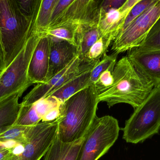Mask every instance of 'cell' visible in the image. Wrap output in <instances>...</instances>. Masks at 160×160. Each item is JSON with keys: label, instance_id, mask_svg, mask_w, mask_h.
Returning a JSON list of instances; mask_svg holds the SVG:
<instances>
[{"label": "cell", "instance_id": "34", "mask_svg": "<svg viewBox=\"0 0 160 160\" xmlns=\"http://www.w3.org/2000/svg\"><path fill=\"white\" fill-rule=\"evenodd\" d=\"M139 1V0H126L124 4L118 9L122 12H129Z\"/></svg>", "mask_w": 160, "mask_h": 160}, {"label": "cell", "instance_id": "37", "mask_svg": "<svg viewBox=\"0 0 160 160\" xmlns=\"http://www.w3.org/2000/svg\"><path fill=\"white\" fill-rule=\"evenodd\" d=\"M1 74H0V75H1Z\"/></svg>", "mask_w": 160, "mask_h": 160}, {"label": "cell", "instance_id": "4", "mask_svg": "<svg viewBox=\"0 0 160 160\" xmlns=\"http://www.w3.org/2000/svg\"><path fill=\"white\" fill-rule=\"evenodd\" d=\"M160 130V86L154 87L149 95L127 120L123 139L137 144L158 134Z\"/></svg>", "mask_w": 160, "mask_h": 160}, {"label": "cell", "instance_id": "12", "mask_svg": "<svg viewBox=\"0 0 160 160\" xmlns=\"http://www.w3.org/2000/svg\"><path fill=\"white\" fill-rule=\"evenodd\" d=\"M50 38L44 35L38 43L30 61L28 78L33 85L44 83L48 80L49 65Z\"/></svg>", "mask_w": 160, "mask_h": 160}, {"label": "cell", "instance_id": "18", "mask_svg": "<svg viewBox=\"0 0 160 160\" xmlns=\"http://www.w3.org/2000/svg\"><path fill=\"white\" fill-rule=\"evenodd\" d=\"M100 38L97 25H80L76 41L78 56L82 61H84L89 49Z\"/></svg>", "mask_w": 160, "mask_h": 160}, {"label": "cell", "instance_id": "14", "mask_svg": "<svg viewBox=\"0 0 160 160\" xmlns=\"http://www.w3.org/2000/svg\"><path fill=\"white\" fill-rule=\"evenodd\" d=\"M129 12H122L119 9L106 10L100 8L97 26L100 37L108 47L122 31Z\"/></svg>", "mask_w": 160, "mask_h": 160}, {"label": "cell", "instance_id": "29", "mask_svg": "<svg viewBox=\"0 0 160 160\" xmlns=\"http://www.w3.org/2000/svg\"><path fill=\"white\" fill-rule=\"evenodd\" d=\"M114 69H108L103 72L100 76L95 85L98 91L103 90L111 86L113 82L112 72Z\"/></svg>", "mask_w": 160, "mask_h": 160}, {"label": "cell", "instance_id": "25", "mask_svg": "<svg viewBox=\"0 0 160 160\" xmlns=\"http://www.w3.org/2000/svg\"><path fill=\"white\" fill-rule=\"evenodd\" d=\"M158 0H139V2L131 9L126 17L122 31L140 17L147 9L155 3Z\"/></svg>", "mask_w": 160, "mask_h": 160}, {"label": "cell", "instance_id": "11", "mask_svg": "<svg viewBox=\"0 0 160 160\" xmlns=\"http://www.w3.org/2000/svg\"><path fill=\"white\" fill-rule=\"evenodd\" d=\"M127 56L155 87L160 86V50H141L135 48L129 50Z\"/></svg>", "mask_w": 160, "mask_h": 160}, {"label": "cell", "instance_id": "31", "mask_svg": "<svg viewBox=\"0 0 160 160\" xmlns=\"http://www.w3.org/2000/svg\"><path fill=\"white\" fill-rule=\"evenodd\" d=\"M126 0H106V1H102L100 7L105 10L109 9H118L120 8Z\"/></svg>", "mask_w": 160, "mask_h": 160}, {"label": "cell", "instance_id": "16", "mask_svg": "<svg viewBox=\"0 0 160 160\" xmlns=\"http://www.w3.org/2000/svg\"><path fill=\"white\" fill-rule=\"evenodd\" d=\"M87 134L82 139L70 143L61 142L57 135L53 143L44 156V160H78Z\"/></svg>", "mask_w": 160, "mask_h": 160}, {"label": "cell", "instance_id": "19", "mask_svg": "<svg viewBox=\"0 0 160 160\" xmlns=\"http://www.w3.org/2000/svg\"><path fill=\"white\" fill-rule=\"evenodd\" d=\"M79 26L78 24H63L49 27L40 33L50 37L65 40L76 47V35Z\"/></svg>", "mask_w": 160, "mask_h": 160}, {"label": "cell", "instance_id": "27", "mask_svg": "<svg viewBox=\"0 0 160 160\" xmlns=\"http://www.w3.org/2000/svg\"><path fill=\"white\" fill-rule=\"evenodd\" d=\"M20 11L25 17L32 18L40 7L41 0H16Z\"/></svg>", "mask_w": 160, "mask_h": 160}, {"label": "cell", "instance_id": "30", "mask_svg": "<svg viewBox=\"0 0 160 160\" xmlns=\"http://www.w3.org/2000/svg\"><path fill=\"white\" fill-rule=\"evenodd\" d=\"M73 1V0H58V3L52 12L50 25L53 23L63 14L67 8L70 4Z\"/></svg>", "mask_w": 160, "mask_h": 160}, {"label": "cell", "instance_id": "3", "mask_svg": "<svg viewBox=\"0 0 160 160\" xmlns=\"http://www.w3.org/2000/svg\"><path fill=\"white\" fill-rule=\"evenodd\" d=\"M39 8L32 17L27 18L20 11L16 0H0V37L4 52L5 69L34 30Z\"/></svg>", "mask_w": 160, "mask_h": 160}, {"label": "cell", "instance_id": "2", "mask_svg": "<svg viewBox=\"0 0 160 160\" xmlns=\"http://www.w3.org/2000/svg\"><path fill=\"white\" fill-rule=\"evenodd\" d=\"M112 75V85L98 91V95L99 102H106L109 108L118 103H126L135 110L155 87L127 56L117 62Z\"/></svg>", "mask_w": 160, "mask_h": 160}, {"label": "cell", "instance_id": "20", "mask_svg": "<svg viewBox=\"0 0 160 160\" xmlns=\"http://www.w3.org/2000/svg\"><path fill=\"white\" fill-rule=\"evenodd\" d=\"M58 2V0H41L35 21L37 32L40 33L49 26L52 12Z\"/></svg>", "mask_w": 160, "mask_h": 160}, {"label": "cell", "instance_id": "21", "mask_svg": "<svg viewBox=\"0 0 160 160\" xmlns=\"http://www.w3.org/2000/svg\"><path fill=\"white\" fill-rule=\"evenodd\" d=\"M42 119L37 112L34 104L26 106L21 105L18 118L14 125L32 126L39 124Z\"/></svg>", "mask_w": 160, "mask_h": 160}, {"label": "cell", "instance_id": "6", "mask_svg": "<svg viewBox=\"0 0 160 160\" xmlns=\"http://www.w3.org/2000/svg\"><path fill=\"white\" fill-rule=\"evenodd\" d=\"M118 121L110 116H96L86 136L77 160H98L118 138Z\"/></svg>", "mask_w": 160, "mask_h": 160}, {"label": "cell", "instance_id": "36", "mask_svg": "<svg viewBox=\"0 0 160 160\" xmlns=\"http://www.w3.org/2000/svg\"><path fill=\"white\" fill-rule=\"evenodd\" d=\"M7 143H1L0 142V150L3 149V148H6L7 147H9V146L6 145Z\"/></svg>", "mask_w": 160, "mask_h": 160}, {"label": "cell", "instance_id": "5", "mask_svg": "<svg viewBox=\"0 0 160 160\" xmlns=\"http://www.w3.org/2000/svg\"><path fill=\"white\" fill-rule=\"evenodd\" d=\"M43 36L35 28L19 53L0 75V102L14 94L22 95L33 85L28 78V69L36 47Z\"/></svg>", "mask_w": 160, "mask_h": 160}, {"label": "cell", "instance_id": "28", "mask_svg": "<svg viewBox=\"0 0 160 160\" xmlns=\"http://www.w3.org/2000/svg\"><path fill=\"white\" fill-rule=\"evenodd\" d=\"M61 104L56 99L51 96L42 99L34 103L37 112L42 119L50 110L59 107Z\"/></svg>", "mask_w": 160, "mask_h": 160}, {"label": "cell", "instance_id": "24", "mask_svg": "<svg viewBox=\"0 0 160 160\" xmlns=\"http://www.w3.org/2000/svg\"><path fill=\"white\" fill-rule=\"evenodd\" d=\"M28 127L14 125L9 130L0 134V142H14L22 145Z\"/></svg>", "mask_w": 160, "mask_h": 160}, {"label": "cell", "instance_id": "13", "mask_svg": "<svg viewBox=\"0 0 160 160\" xmlns=\"http://www.w3.org/2000/svg\"><path fill=\"white\" fill-rule=\"evenodd\" d=\"M50 38L49 65L47 81L62 70L78 56L76 46L65 40Z\"/></svg>", "mask_w": 160, "mask_h": 160}, {"label": "cell", "instance_id": "1", "mask_svg": "<svg viewBox=\"0 0 160 160\" xmlns=\"http://www.w3.org/2000/svg\"><path fill=\"white\" fill-rule=\"evenodd\" d=\"M98 91L92 84L70 97L60 106L57 136L65 143L82 139L97 116Z\"/></svg>", "mask_w": 160, "mask_h": 160}, {"label": "cell", "instance_id": "17", "mask_svg": "<svg viewBox=\"0 0 160 160\" xmlns=\"http://www.w3.org/2000/svg\"><path fill=\"white\" fill-rule=\"evenodd\" d=\"M22 95L14 94L0 102V134L12 127L17 121L20 109L19 99Z\"/></svg>", "mask_w": 160, "mask_h": 160}, {"label": "cell", "instance_id": "22", "mask_svg": "<svg viewBox=\"0 0 160 160\" xmlns=\"http://www.w3.org/2000/svg\"><path fill=\"white\" fill-rule=\"evenodd\" d=\"M118 54L114 53L110 55L105 54L102 57L101 60H100L91 70L90 81L92 84L97 83L100 76L103 72L108 69H114L117 62Z\"/></svg>", "mask_w": 160, "mask_h": 160}, {"label": "cell", "instance_id": "35", "mask_svg": "<svg viewBox=\"0 0 160 160\" xmlns=\"http://www.w3.org/2000/svg\"><path fill=\"white\" fill-rule=\"evenodd\" d=\"M5 70V55L2 44V40L0 37V74H2Z\"/></svg>", "mask_w": 160, "mask_h": 160}, {"label": "cell", "instance_id": "33", "mask_svg": "<svg viewBox=\"0 0 160 160\" xmlns=\"http://www.w3.org/2000/svg\"><path fill=\"white\" fill-rule=\"evenodd\" d=\"M17 146L6 147L0 150V160H11L15 153L14 149Z\"/></svg>", "mask_w": 160, "mask_h": 160}, {"label": "cell", "instance_id": "23", "mask_svg": "<svg viewBox=\"0 0 160 160\" xmlns=\"http://www.w3.org/2000/svg\"><path fill=\"white\" fill-rule=\"evenodd\" d=\"M138 48L141 50H160V16Z\"/></svg>", "mask_w": 160, "mask_h": 160}, {"label": "cell", "instance_id": "9", "mask_svg": "<svg viewBox=\"0 0 160 160\" xmlns=\"http://www.w3.org/2000/svg\"><path fill=\"white\" fill-rule=\"evenodd\" d=\"M97 61L85 62L77 56L73 61L59 73L44 83L38 84L23 98L20 103L22 106L32 105L38 101L47 97L51 93L59 89L65 84Z\"/></svg>", "mask_w": 160, "mask_h": 160}, {"label": "cell", "instance_id": "10", "mask_svg": "<svg viewBox=\"0 0 160 160\" xmlns=\"http://www.w3.org/2000/svg\"><path fill=\"white\" fill-rule=\"evenodd\" d=\"M102 1L73 0L63 14L48 28L66 24L97 25Z\"/></svg>", "mask_w": 160, "mask_h": 160}, {"label": "cell", "instance_id": "15", "mask_svg": "<svg viewBox=\"0 0 160 160\" xmlns=\"http://www.w3.org/2000/svg\"><path fill=\"white\" fill-rule=\"evenodd\" d=\"M99 61L80 72L77 76L48 97L54 98L62 104L76 93L92 85L90 81L91 70Z\"/></svg>", "mask_w": 160, "mask_h": 160}, {"label": "cell", "instance_id": "32", "mask_svg": "<svg viewBox=\"0 0 160 160\" xmlns=\"http://www.w3.org/2000/svg\"><path fill=\"white\" fill-rule=\"evenodd\" d=\"M60 114V106L50 110L42 119V122H52L58 119Z\"/></svg>", "mask_w": 160, "mask_h": 160}, {"label": "cell", "instance_id": "26", "mask_svg": "<svg viewBox=\"0 0 160 160\" xmlns=\"http://www.w3.org/2000/svg\"><path fill=\"white\" fill-rule=\"evenodd\" d=\"M108 46L102 38H100L90 48L85 56L84 62H93L99 61L106 54Z\"/></svg>", "mask_w": 160, "mask_h": 160}, {"label": "cell", "instance_id": "8", "mask_svg": "<svg viewBox=\"0 0 160 160\" xmlns=\"http://www.w3.org/2000/svg\"><path fill=\"white\" fill-rule=\"evenodd\" d=\"M57 120L28 127L22 149L11 160H40L54 142L58 133Z\"/></svg>", "mask_w": 160, "mask_h": 160}, {"label": "cell", "instance_id": "7", "mask_svg": "<svg viewBox=\"0 0 160 160\" xmlns=\"http://www.w3.org/2000/svg\"><path fill=\"white\" fill-rule=\"evenodd\" d=\"M160 16V0L121 31L113 41L112 50L119 54L138 48Z\"/></svg>", "mask_w": 160, "mask_h": 160}]
</instances>
